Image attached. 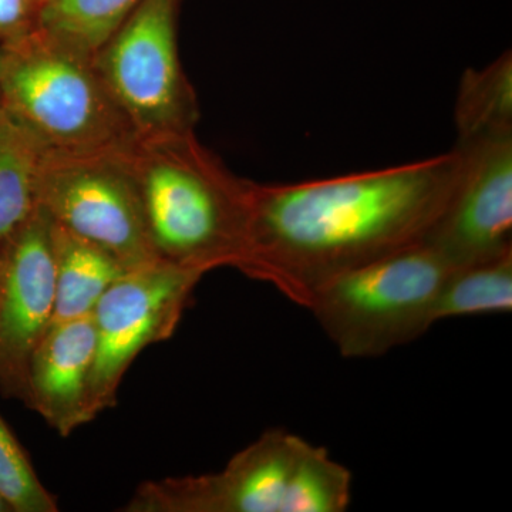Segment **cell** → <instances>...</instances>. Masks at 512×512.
I'll use <instances>...</instances> for the list:
<instances>
[{"mask_svg":"<svg viewBox=\"0 0 512 512\" xmlns=\"http://www.w3.org/2000/svg\"><path fill=\"white\" fill-rule=\"evenodd\" d=\"M464 150L322 180L248 181V256L242 274L305 306L320 285L423 244L446 211Z\"/></svg>","mask_w":512,"mask_h":512,"instance_id":"1","label":"cell"},{"mask_svg":"<svg viewBox=\"0 0 512 512\" xmlns=\"http://www.w3.org/2000/svg\"><path fill=\"white\" fill-rule=\"evenodd\" d=\"M158 258L202 274L242 272L248 256V180L195 137L138 140L130 154Z\"/></svg>","mask_w":512,"mask_h":512,"instance_id":"2","label":"cell"},{"mask_svg":"<svg viewBox=\"0 0 512 512\" xmlns=\"http://www.w3.org/2000/svg\"><path fill=\"white\" fill-rule=\"evenodd\" d=\"M352 473L291 431L272 429L218 473L141 484L127 512H343Z\"/></svg>","mask_w":512,"mask_h":512,"instance_id":"3","label":"cell"},{"mask_svg":"<svg viewBox=\"0 0 512 512\" xmlns=\"http://www.w3.org/2000/svg\"><path fill=\"white\" fill-rule=\"evenodd\" d=\"M2 107L47 154L97 156L136 146L133 128L101 79L92 56L43 30L2 47Z\"/></svg>","mask_w":512,"mask_h":512,"instance_id":"4","label":"cell"},{"mask_svg":"<svg viewBox=\"0 0 512 512\" xmlns=\"http://www.w3.org/2000/svg\"><path fill=\"white\" fill-rule=\"evenodd\" d=\"M451 271L423 242L329 279L303 308L340 355L376 359L429 332Z\"/></svg>","mask_w":512,"mask_h":512,"instance_id":"5","label":"cell"},{"mask_svg":"<svg viewBox=\"0 0 512 512\" xmlns=\"http://www.w3.org/2000/svg\"><path fill=\"white\" fill-rule=\"evenodd\" d=\"M180 3L143 0L93 57L138 140L194 133L200 117L178 53Z\"/></svg>","mask_w":512,"mask_h":512,"instance_id":"6","label":"cell"},{"mask_svg":"<svg viewBox=\"0 0 512 512\" xmlns=\"http://www.w3.org/2000/svg\"><path fill=\"white\" fill-rule=\"evenodd\" d=\"M133 148L97 156L46 153L37 181V205L53 222L127 271L160 259L131 164Z\"/></svg>","mask_w":512,"mask_h":512,"instance_id":"7","label":"cell"},{"mask_svg":"<svg viewBox=\"0 0 512 512\" xmlns=\"http://www.w3.org/2000/svg\"><path fill=\"white\" fill-rule=\"evenodd\" d=\"M204 275L157 259L128 269L104 292L92 313L97 338L94 416L116 406L121 380L136 357L174 335Z\"/></svg>","mask_w":512,"mask_h":512,"instance_id":"8","label":"cell"},{"mask_svg":"<svg viewBox=\"0 0 512 512\" xmlns=\"http://www.w3.org/2000/svg\"><path fill=\"white\" fill-rule=\"evenodd\" d=\"M52 231V218L37 205L0 245V392L26 406L30 360L55 312Z\"/></svg>","mask_w":512,"mask_h":512,"instance_id":"9","label":"cell"},{"mask_svg":"<svg viewBox=\"0 0 512 512\" xmlns=\"http://www.w3.org/2000/svg\"><path fill=\"white\" fill-rule=\"evenodd\" d=\"M457 146L463 170L426 239L453 271L512 252V134Z\"/></svg>","mask_w":512,"mask_h":512,"instance_id":"10","label":"cell"},{"mask_svg":"<svg viewBox=\"0 0 512 512\" xmlns=\"http://www.w3.org/2000/svg\"><path fill=\"white\" fill-rule=\"evenodd\" d=\"M97 338L92 315L52 323L33 352L29 403L59 436L96 419L92 379Z\"/></svg>","mask_w":512,"mask_h":512,"instance_id":"11","label":"cell"},{"mask_svg":"<svg viewBox=\"0 0 512 512\" xmlns=\"http://www.w3.org/2000/svg\"><path fill=\"white\" fill-rule=\"evenodd\" d=\"M52 234L56 275L52 323L90 316L104 292L127 269L103 249L76 237L55 222Z\"/></svg>","mask_w":512,"mask_h":512,"instance_id":"12","label":"cell"},{"mask_svg":"<svg viewBox=\"0 0 512 512\" xmlns=\"http://www.w3.org/2000/svg\"><path fill=\"white\" fill-rule=\"evenodd\" d=\"M457 144L512 134L511 50L481 69H468L458 86Z\"/></svg>","mask_w":512,"mask_h":512,"instance_id":"13","label":"cell"},{"mask_svg":"<svg viewBox=\"0 0 512 512\" xmlns=\"http://www.w3.org/2000/svg\"><path fill=\"white\" fill-rule=\"evenodd\" d=\"M45 154L28 128L0 107V245L36 210Z\"/></svg>","mask_w":512,"mask_h":512,"instance_id":"14","label":"cell"},{"mask_svg":"<svg viewBox=\"0 0 512 512\" xmlns=\"http://www.w3.org/2000/svg\"><path fill=\"white\" fill-rule=\"evenodd\" d=\"M143 0H46L39 28L63 45L92 56Z\"/></svg>","mask_w":512,"mask_h":512,"instance_id":"15","label":"cell"},{"mask_svg":"<svg viewBox=\"0 0 512 512\" xmlns=\"http://www.w3.org/2000/svg\"><path fill=\"white\" fill-rule=\"evenodd\" d=\"M512 311V252L448 274L436 303V322Z\"/></svg>","mask_w":512,"mask_h":512,"instance_id":"16","label":"cell"},{"mask_svg":"<svg viewBox=\"0 0 512 512\" xmlns=\"http://www.w3.org/2000/svg\"><path fill=\"white\" fill-rule=\"evenodd\" d=\"M0 497L13 512L59 511L55 497L46 490L30 464L26 451L0 416Z\"/></svg>","mask_w":512,"mask_h":512,"instance_id":"17","label":"cell"},{"mask_svg":"<svg viewBox=\"0 0 512 512\" xmlns=\"http://www.w3.org/2000/svg\"><path fill=\"white\" fill-rule=\"evenodd\" d=\"M46 0H0V47L12 45L39 28Z\"/></svg>","mask_w":512,"mask_h":512,"instance_id":"18","label":"cell"},{"mask_svg":"<svg viewBox=\"0 0 512 512\" xmlns=\"http://www.w3.org/2000/svg\"><path fill=\"white\" fill-rule=\"evenodd\" d=\"M0 512H13L12 507L5 498L0 497Z\"/></svg>","mask_w":512,"mask_h":512,"instance_id":"19","label":"cell"},{"mask_svg":"<svg viewBox=\"0 0 512 512\" xmlns=\"http://www.w3.org/2000/svg\"><path fill=\"white\" fill-rule=\"evenodd\" d=\"M2 60L3 52L2 47H0V107H2Z\"/></svg>","mask_w":512,"mask_h":512,"instance_id":"20","label":"cell"}]
</instances>
